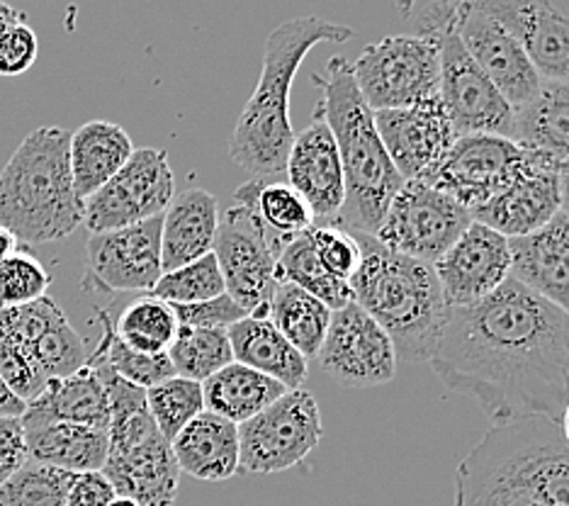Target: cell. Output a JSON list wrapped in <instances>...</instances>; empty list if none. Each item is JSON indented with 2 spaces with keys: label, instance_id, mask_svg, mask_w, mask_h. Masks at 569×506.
<instances>
[{
  "label": "cell",
  "instance_id": "obj_1",
  "mask_svg": "<svg viewBox=\"0 0 569 506\" xmlns=\"http://www.w3.org/2000/svg\"><path fill=\"white\" fill-rule=\"evenodd\" d=\"M448 389L491 424L560 421L569 399V317L509 278L485 300L452 307L429 360Z\"/></svg>",
  "mask_w": 569,
  "mask_h": 506
},
{
  "label": "cell",
  "instance_id": "obj_2",
  "mask_svg": "<svg viewBox=\"0 0 569 506\" xmlns=\"http://www.w3.org/2000/svg\"><path fill=\"white\" fill-rule=\"evenodd\" d=\"M456 506H569V444L560 421L491 424L458 465Z\"/></svg>",
  "mask_w": 569,
  "mask_h": 506
},
{
  "label": "cell",
  "instance_id": "obj_3",
  "mask_svg": "<svg viewBox=\"0 0 569 506\" xmlns=\"http://www.w3.org/2000/svg\"><path fill=\"white\" fill-rule=\"evenodd\" d=\"M351 39V28L317 16L288 20L268 34L261 78L229 141L231 161L251 180L273 183L284 178L297 135L290 122V90L305 57L317 44H346Z\"/></svg>",
  "mask_w": 569,
  "mask_h": 506
},
{
  "label": "cell",
  "instance_id": "obj_4",
  "mask_svg": "<svg viewBox=\"0 0 569 506\" xmlns=\"http://www.w3.org/2000/svg\"><path fill=\"white\" fill-rule=\"evenodd\" d=\"M312 81L321 88L315 112L325 117L331 129L346 180V200L333 225L346 231L375 234L405 178L382 145L375 112L360 96L353 63L336 57L327 73H315Z\"/></svg>",
  "mask_w": 569,
  "mask_h": 506
},
{
  "label": "cell",
  "instance_id": "obj_5",
  "mask_svg": "<svg viewBox=\"0 0 569 506\" xmlns=\"http://www.w3.org/2000/svg\"><path fill=\"white\" fill-rule=\"evenodd\" d=\"M351 234L363 254L348 282L353 302L390 334L397 360H431L450 311L433 266L390 251L372 234Z\"/></svg>",
  "mask_w": 569,
  "mask_h": 506
},
{
  "label": "cell",
  "instance_id": "obj_6",
  "mask_svg": "<svg viewBox=\"0 0 569 506\" xmlns=\"http://www.w3.org/2000/svg\"><path fill=\"white\" fill-rule=\"evenodd\" d=\"M71 132L37 127L0 173V225L24 244L67 239L83 225V200L73 190Z\"/></svg>",
  "mask_w": 569,
  "mask_h": 506
},
{
  "label": "cell",
  "instance_id": "obj_7",
  "mask_svg": "<svg viewBox=\"0 0 569 506\" xmlns=\"http://www.w3.org/2000/svg\"><path fill=\"white\" fill-rule=\"evenodd\" d=\"M88 366L98 370L110 399V446L100 473L110 479L118 497L134 499L139 506H173L180 467L171 440L163 438L151 419L147 389L118 378L108 366Z\"/></svg>",
  "mask_w": 569,
  "mask_h": 506
},
{
  "label": "cell",
  "instance_id": "obj_8",
  "mask_svg": "<svg viewBox=\"0 0 569 506\" xmlns=\"http://www.w3.org/2000/svg\"><path fill=\"white\" fill-rule=\"evenodd\" d=\"M372 112L409 108L441 93V42L433 34H395L368 44L353 63Z\"/></svg>",
  "mask_w": 569,
  "mask_h": 506
},
{
  "label": "cell",
  "instance_id": "obj_9",
  "mask_svg": "<svg viewBox=\"0 0 569 506\" xmlns=\"http://www.w3.org/2000/svg\"><path fill=\"white\" fill-rule=\"evenodd\" d=\"M321 436V411L307 389H288L253 419L239 424L241 473L273 475L302 465Z\"/></svg>",
  "mask_w": 569,
  "mask_h": 506
},
{
  "label": "cell",
  "instance_id": "obj_10",
  "mask_svg": "<svg viewBox=\"0 0 569 506\" xmlns=\"http://www.w3.org/2000/svg\"><path fill=\"white\" fill-rule=\"evenodd\" d=\"M470 225V210L446 192L426 180H405L372 237L390 251L433 266Z\"/></svg>",
  "mask_w": 569,
  "mask_h": 506
},
{
  "label": "cell",
  "instance_id": "obj_11",
  "mask_svg": "<svg viewBox=\"0 0 569 506\" xmlns=\"http://www.w3.org/2000/svg\"><path fill=\"white\" fill-rule=\"evenodd\" d=\"M227 292L253 317H268L278 285V251L253 207L234 202L219 217L214 251Z\"/></svg>",
  "mask_w": 569,
  "mask_h": 506
},
{
  "label": "cell",
  "instance_id": "obj_12",
  "mask_svg": "<svg viewBox=\"0 0 569 506\" xmlns=\"http://www.w3.org/2000/svg\"><path fill=\"white\" fill-rule=\"evenodd\" d=\"M176 198V176L163 149H134L120 173L83 202L90 234L132 227L161 217Z\"/></svg>",
  "mask_w": 569,
  "mask_h": 506
},
{
  "label": "cell",
  "instance_id": "obj_13",
  "mask_svg": "<svg viewBox=\"0 0 569 506\" xmlns=\"http://www.w3.org/2000/svg\"><path fill=\"white\" fill-rule=\"evenodd\" d=\"M528 161V151L509 137L465 135L426 183L446 192L470 215L507 190Z\"/></svg>",
  "mask_w": 569,
  "mask_h": 506
},
{
  "label": "cell",
  "instance_id": "obj_14",
  "mask_svg": "<svg viewBox=\"0 0 569 506\" xmlns=\"http://www.w3.org/2000/svg\"><path fill=\"white\" fill-rule=\"evenodd\" d=\"M163 217V215H161ZM161 217L132 227L90 234L83 292H151L163 276Z\"/></svg>",
  "mask_w": 569,
  "mask_h": 506
},
{
  "label": "cell",
  "instance_id": "obj_15",
  "mask_svg": "<svg viewBox=\"0 0 569 506\" xmlns=\"http://www.w3.org/2000/svg\"><path fill=\"white\" fill-rule=\"evenodd\" d=\"M317 360L329 378L348 387H378L397 375L390 334L356 302L333 311Z\"/></svg>",
  "mask_w": 569,
  "mask_h": 506
},
{
  "label": "cell",
  "instance_id": "obj_16",
  "mask_svg": "<svg viewBox=\"0 0 569 506\" xmlns=\"http://www.w3.org/2000/svg\"><path fill=\"white\" fill-rule=\"evenodd\" d=\"M441 42V98L458 135H513V108L462 47L456 30L438 34Z\"/></svg>",
  "mask_w": 569,
  "mask_h": 506
},
{
  "label": "cell",
  "instance_id": "obj_17",
  "mask_svg": "<svg viewBox=\"0 0 569 506\" xmlns=\"http://www.w3.org/2000/svg\"><path fill=\"white\" fill-rule=\"evenodd\" d=\"M452 30L460 37L462 47L475 59L499 93L507 98L513 110L528 106L538 96L542 78L530 63L526 49L519 44L503 24L489 18L472 0L456 6Z\"/></svg>",
  "mask_w": 569,
  "mask_h": 506
},
{
  "label": "cell",
  "instance_id": "obj_18",
  "mask_svg": "<svg viewBox=\"0 0 569 506\" xmlns=\"http://www.w3.org/2000/svg\"><path fill=\"white\" fill-rule=\"evenodd\" d=\"M375 127L405 180H429L460 137L441 93L409 108L378 110Z\"/></svg>",
  "mask_w": 569,
  "mask_h": 506
},
{
  "label": "cell",
  "instance_id": "obj_19",
  "mask_svg": "<svg viewBox=\"0 0 569 506\" xmlns=\"http://www.w3.org/2000/svg\"><path fill=\"white\" fill-rule=\"evenodd\" d=\"M503 24L542 81L569 83V0H472Z\"/></svg>",
  "mask_w": 569,
  "mask_h": 506
},
{
  "label": "cell",
  "instance_id": "obj_20",
  "mask_svg": "<svg viewBox=\"0 0 569 506\" xmlns=\"http://www.w3.org/2000/svg\"><path fill=\"white\" fill-rule=\"evenodd\" d=\"M446 305L468 307L485 300L511 278V246L503 234L475 222L433 264Z\"/></svg>",
  "mask_w": 569,
  "mask_h": 506
},
{
  "label": "cell",
  "instance_id": "obj_21",
  "mask_svg": "<svg viewBox=\"0 0 569 506\" xmlns=\"http://www.w3.org/2000/svg\"><path fill=\"white\" fill-rule=\"evenodd\" d=\"M0 339L28 354L47 378H67L88 363L86 344L49 295L30 305L0 309Z\"/></svg>",
  "mask_w": 569,
  "mask_h": 506
},
{
  "label": "cell",
  "instance_id": "obj_22",
  "mask_svg": "<svg viewBox=\"0 0 569 506\" xmlns=\"http://www.w3.org/2000/svg\"><path fill=\"white\" fill-rule=\"evenodd\" d=\"M562 212V171L552 163L528 153L526 166L513 183L472 212L475 222H482L507 239L528 237L546 227Z\"/></svg>",
  "mask_w": 569,
  "mask_h": 506
},
{
  "label": "cell",
  "instance_id": "obj_23",
  "mask_svg": "<svg viewBox=\"0 0 569 506\" xmlns=\"http://www.w3.org/2000/svg\"><path fill=\"white\" fill-rule=\"evenodd\" d=\"M284 178L309 205L315 225L336 222L346 200V180L339 149L321 115L315 112V120L295 135Z\"/></svg>",
  "mask_w": 569,
  "mask_h": 506
},
{
  "label": "cell",
  "instance_id": "obj_24",
  "mask_svg": "<svg viewBox=\"0 0 569 506\" xmlns=\"http://www.w3.org/2000/svg\"><path fill=\"white\" fill-rule=\"evenodd\" d=\"M511 278L569 317V217L560 212L528 237L509 239Z\"/></svg>",
  "mask_w": 569,
  "mask_h": 506
},
{
  "label": "cell",
  "instance_id": "obj_25",
  "mask_svg": "<svg viewBox=\"0 0 569 506\" xmlns=\"http://www.w3.org/2000/svg\"><path fill=\"white\" fill-rule=\"evenodd\" d=\"M219 205L210 190L190 188L168 205L161 217V266L163 272L188 266L214 251Z\"/></svg>",
  "mask_w": 569,
  "mask_h": 506
},
{
  "label": "cell",
  "instance_id": "obj_26",
  "mask_svg": "<svg viewBox=\"0 0 569 506\" xmlns=\"http://www.w3.org/2000/svg\"><path fill=\"white\" fill-rule=\"evenodd\" d=\"M180 473L202 483H224L241 473L239 426L202 411L171 440Z\"/></svg>",
  "mask_w": 569,
  "mask_h": 506
},
{
  "label": "cell",
  "instance_id": "obj_27",
  "mask_svg": "<svg viewBox=\"0 0 569 506\" xmlns=\"http://www.w3.org/2000/svg\"><path fill=\"white\" fill-rule=\"evenodd\" d=\"M511 139L538 159L569 171V83L542 81L528 106L513 110Z\"/></svg>",
  "mask_w": 569,
  "mask_h": 506
},
{
  "label": "cell",
  "instance_id": "obj_28",
  "mask_svg": "<svg viewBox=\"0 0 569 506\" xmlns=\"http://www.w3.org/2000/svg\"><path fill=\"white\" fill-rule=\"evenodd\" d=\"M22 421H69L108 431L110 399L93 366L76 370L67 378H51L42 395L32 399L20 417Z\"/></svg>",
  "mask_w": 569,
  "mask_h": 506
},
{
  "label": "cell",
  "instance_id": "obj_29",
  "mask_svg": "<svg viewBox=\"0 0 569 506\" xmlns=\"http://www.w3.org/2000/svg\"><path fill=\"white\" fill-rule=\"evenodd\" d=\"M22 421V419H20ZM30 460L69 473H98L108 460V431L69 421H22Z\"/></svg>",
  "mask_w": 569,
  "mask_h": 506
},
{
  "label": "cell",
  "instance_id": "obj_30",
  "mask_svg": "<svg viewBox=\"0 0 569 506\" xmlns=\"http://www.w3.org/2000/svg\"><path fill=\"white\" fill-rule=\"evenodd\" d=\"M134 145L120 125L93 120L71 132L69 163L73 190L86 202L132 159Z\"/></svg>",
  "mask_w": 569,
  "mask_h": 506
},
{
  "label": "cell",
  "instance_id": "obj_31",
  "mask_svg": "<svg viewBox=\"0 0 569 506\" xmlns=\"http://www.w3.org/2000/svg\"><path fill=\"white\" fill-rule=\"evenodd\" d=\"M231 354L241 366H249L288 389H300L307 380L309 360L276 329L268 317H243L229 327Z\"/></svg>",
  "mask_w": 569,
  "mask_h": 506
},
{
  "label": "cell",
  "instance_id": "obj_32",
  "mask_svg": "<svg viewBox=\"0 0 569 506\" xmlns=\"http://www.w3.org/2000/svg\"><path fill=\"white\" fill-rule=\"evenodd\" d=\"M202 393L207 411L219 414L239 426L273 405L278 397L288 393V387L234 360L214 373L212 378H207L202 383Z\"/></svg>",
  "mask_w": 569,
  "mask_h": 506
},
{
  "label": "cell",
  "instance_id": "obj_33",
  "mask_svg": "<svg viewBox=\"0 0 569 506\" xmlns=\"http://www.w3.org/2000/svg\"><path fill=\"white\" fill-rule=\"evenodd\" d=\"M331 315L325 302L288 280H278L268 300V319L307 360H315L325 344Z\"/></svg>",
  "mask_w": 569,
  "mask_h": 506
},
{
  "label": "cell",
  "instance_id": "obj_34",
  "mask_svg": "<svg viewBox=\"0 0 569 506\" xmlns=\"http://www.w3.org/2000/svg\"><path fill=\"white\" fill-rule=\"evenodd\" d=\"M234 202L253 207V212L263 222L278 256L292 239L315 227V215L309 210L302 195L292 186L282 183V180H273V183L249 180V183L237 188Z\"/></svg>",
  "mask_w": 569,
  "mask_h": 506
},
{
  "label": "cell",
  "instance_id": "obj_35",
  "mask_svg": "<svg viewBox=\"0 0 569 506\" xmlns=\"http://www.w3.org/2000/svg\"><path fill=\"white\" fill-rule=\"evenodd\" d=\"M180 329L173 305L157 295H139L112 319V331L132 350L147 356L168 354Z\"/></svg>",
  "mask_w": 569,
  "mask_h": 506
},
{
  "label": "cell",
  "instance_id": "obj_36",
  "mask_svg": "<svg viewBox=\"0 0 569 506\" xmlns=\"http://www.w3.org/2000/svg\"><path fill=\"white\" fill-rule=\"evenodd\" d=\"M278 280L295 282L297 288L315 295L317 300L325 302L331 311L341 309L353 302L351 285L333 278L331 272L321 266L315 251V244L309 234H300L292 239L278 256Z\"/></svg>",
  "mask_w": 569,
  "mask_h": 506
},
{
  "label": "cell",
  "instance_id": "obj_37",
  "mask_svg": "<svg viewBox=\"0 0 569 506\" xmlns=\"http://www.w3.org/2000/svg\"><path fill=\"white\" fill-rule=\"evenodd\" d=\"M98 321L102 327L100 341L93 354H88V363H98V366H108L118 378L132 383L141 389H149L176 375L173 363L168 354L161 356H147L139 350L127 348L112 331V317L108 311L98 309Z\"/></svg>",
  "mask_w": 569,
  "mask_h": 506
},
{
  "label": "cell",
  "instance_id": "obj_38",
  "mask_svg": "<svg viewBox=\"0 0 569 506\" xmlns=\"http://www.w3.org/2000/svg\"><path fill=\"white\" fill-rule=\"evenodd\" d=\"M168 358L180 378L204 383L214 373L234 363L227 329H196L180 327L173 346L168 348Z\"/></svg>",
  "mask_w": 569,
  "mask_h": 506
},
{
  "label": "cell",
  "instance_id": "obj_39",
  "mask_svg": "<svg viewBox=\"0 0 569 506\" xmlns=\"http://www.w3.org/2000/svg\"><path fill=\"white\" fill-rule=\"evenodd\" d=\"M147 405L163 438L173 440L198 414L204 411L202 383L171 375L168 380L147 389Z\"/></svg>",
  "mask_w": 569,
  "mask_h": 506
},
{
  "label": "cell",
  "instance_id": "obj_40",
  "mask_svg": "<svg viewBox=\"0 0 569 506\" xmlns=\"http://www.w3.org/2000/svg\"><path fill=\"white\" fill-rule=\"evenodd\" d=\"M73 475L61 467L28 460L0 487V506H63Z\"/></svg>",
  "mask_w": 569,
  "mask_h": 506
},
{
  "label": "cell",
  "instance_id": "obj_41",
  "mask_svg": "<svg viewBox=\"0 0 569 506\" xmlns=\"http://www.w3.org/2000/svg\"><path fill=\"white\" fill-rule=\"evenodd\" d=\"M224 292V276L219 270L214 254H207L188 266L163 272L157 288L151 290V295L161 297L168 305H196Z\"/></svg>",
  "mask_w": 569,
  "mask_h": 506
},
{
  "label": "cell",
  "instance_id": "obj_42",
  "mask_svg": "<svg viewBox=\"0 0 569 506\" xmlns=\"http://www.w3.org/2000/svg\"><path fill=\"white\" fill-rule=\"evenodd\" d=\"M49 270L28 251L16 249L0 261V309L30 305L47 295Z\"/></svg>",
  "mask_w": 569,
  "mask_h": 506
},
{
  "label": "cell",
  "instance_id": "obj_43",
  "mask_svg": "<svg viewBox=\"0 0 569 506\" xmlns=\"http://www.w3.org/2000/svg\"><path fill=\"white\" fill-rule=\"evenodd\" d=\"M307 234L315 244V251L321 266H325L333 278L351 282L360 266V258H363L353 234L336 225H315Z\"/></svg>",
  "mask_w": 569,
  "mask_h": 506
},
{
  "label": "cell",
  "instance_id": "obj_44",
  "mask_svg": "<svg viewBox=\"0 0 569 506\" xmlns=\"http://www.w3.org/2000/svg\"><path fill=\"white\" fill-rule=\"evenodd\" d=\"M0 378L24 405L40 397L49 383L42 368L10 339H0Z\"/></svg>",
  "mask_w": 569,
  "mask_h": 506
},
{
  "label": "cell",
  "instance_id": "obj_45",
  "mask_svg": "<svg viewBox=\"0 0 569 506\" xmlns=\"http://www.w3.org/2000/svg\"><path fill=\"white\" fill-rule=\"evenodd\" d=\"M176 317L180 327H196V329H227L234 327L237 321L249 317L234 297L229 292L212 297V300L196 302V305H173Z\"/></svg>",
  "mask_w": 569,
  "mask_h": 506
},
{
  "label": "cell",
  "instance_id": "obj_46",
  "mask_svg": "<svg viewBox=\"0 0 569 506\" xmlns=\"http://www.w3.org/2000/svg\"><path fill=\"white\" fill-rule=\"evenodd\" d=\"M37 54H40V42L37 34L24 22H16L0 34V78H18L28 73Z\"/></svg>",
  "mask_w": 569,
  "mask_h": 506
},
{
  "label": "cell",
  "instance_id": "obj_47",
  "mask_svg": "<svg viewBox=\"0 0 569 506\" xmlns=\"http://www.w3.org/2000/svg\"><path fill=\"white\" fill-rule=\"evenodd\" d=\"M30 460L20 417H0V487Z\"/></svg>",
  "mask_w": 569,
  "mask_h": 506
},
{
  "label": "cell",
  "instance_id": "obj_48",
  "mask_svg": "<svg viewBox=\"0 0 569 506\" xmlns=\"http://www.w3.org/2000/svg\"><path fill=\"white\" fill-rule=\"evenodd\" d=\"M118 497L110 479L98 473H76L73 483L69 487L67 504L63 506H110V502Z\"/></svg>",
  "mask_w": 569,
  "mask_h": 506
},
{
  "label": "cell",
  "instance_id": "obj_49",
  "mask_svg": "<svg viewBox=\"0 0 569 506\" xmlns=\"http://www.w3.org/2000/svg\"><path fill=\"white\" fill-rule=\"evenodd\" d=\"M24 409H28V405L12 395L10 387L0 378V417H22Z\"/></svg>",
  "mask_w": 569,
  "mask_h": 506
},
{
  "label": "cell",
  "instance_id": "obj_50",
  "mask_svg": "<svg viewBox=\"0 0 569 506\" xmlns=\"http://www.w3.org/2000/svg\"><path fill=\"white\" fill-rule=\"evenodd\" d=\"M24 16L20 10L12 8L6 0H0V34H3L8 28H12L16 22H22Z\"/></svg>",
  "mask_w": 569,
  "mask_h": 506
},
{
  "label": "cell",
  "instance_id": "obj_51",
  "mask_svg": "<svg viewBox=\"0 0 569 506\" xmlns=\"http://www.w3.org/2000/svg\"><path fill=\"white\" fill-rule=\"evenodd\" d=\"M16 249H18V239L12 237V231L8 227L0 225V261L8 258Z\"/></svg>",
  "mask_w": 569,
  "mask_h": 506
},
{
  "label": "cell",
  "instance_id": "obj_52",
  "mask_svg": "<svg viewBox=\"0 0 569 506\" xmlns=\"http://www.w3.org/2000/svg\"><path fill=\"white\" fill-rule=\"evenodd\" d=\"M562 212L569 217V171L562 173Z\"/></svg>",
  "mask_w": 569,
  "mask_h": 506
},
{
  "label": "cell",
  "instance_id": "obj_53",
  "mask_svg": "<svg viewBox=\"0 0 569 506\" xmlns=\"http://www.w3.org/2000/svg\"><path fill=\"white\" fill-rule=\"evenodd\" d=\"M560 428H562V436H565V440L569 444V399H567V405H565V409H562V417H560Z\"/></svg>",
  "mask_w": 569,
  "mask_h": 506
},
{
  "label": "cell",
  "instance_id": "obj_54",
  "mask_svg": "<svg viewBox=\"0 0 569 506\" xmlns=\"http://www.w3.org/2000/svg\"><path fill=\"white\" fill-rule=\"evenodd\" d=\"M110 506H139V504L134 499H129V497H114L110 502Z\"/></svg>",
  "mask_w": 569,
  "mask_h": 506
},
{
  "label": "cell",
  "instance_id": "obj_55",
  "mask_svg": "<svg viewBox=\"0 0 569 506\" xmlns=\"http://www.w3.org/2000/svg\"><path fill=\"white\" fill-rule=\"evenodd\" d=\"M438 3H443V6H450V8H456L458 3H465V0H438Z\"/></svg>",
  "mask_w": 569,
  "mask_h": 506
}]
</instances>
